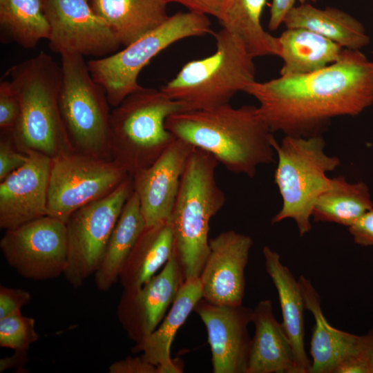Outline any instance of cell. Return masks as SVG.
<instances>
[{"instance_id":"cell-13","label":"cell","mask_w":373,"mask_h":373,"mask_svg":"<svg viewBox=\"0 0 373 373\" xmlns=\"http://www.w3.org/2000/svg\"><path fill=\"white\" fill-rule=\"evenodd\" d=\"M50 25L51 50L97 58L121 46L115 35L93 10L89 0H41Z\"/></svg>"},{"instance_id":"cell-11","label":"cell","mask_w":373,"mask_h":373,"mask_svg":"<svg viewBox=\"0 0 373 373\" xmlns=\"http://www.w3.org/2000/svg\"><path fill=\"white\" fill-rule=\"evenodd\" d=\"M113 160L71 151L52 159L47 215L66 223L79 208L113 192L128 176Z\"/></svg>"},{"instance_id":"cell-10","label":"cell","mask_w":373,"mask_h":373,"mask_svg":"<svg viewBox=\"0 0 373 373\" xmlns=\"http://www.w3.org/2000/svg\"><path fill=\"white\" fill-rule=\"evenodd\" d=\"M133 191V177L129 175L110 194L79 208L68 218V260L63 275L75 288L80 287L98 269L110 236Z\"/></svg>"},{"instance_id":"cell-37","label":"cell","mask_w":373,"mask_h":373,"mask_svg":"<svg viewBox=\"0 0 373 373\" xmlns=\"http://www.w3.org/2000/svg\"><path fill=\"white\" fill-rule=\"evenodd\" d=\"M110 373H157V367L140 356H128L113 363L108 367Z\"/></svg>"},{"instance_id":"cell-20","label":"cell","mask_w":373,"mask_h":373,"mask_svg":"<svg viewBox=\"0 0 373 373\" xmlns=\"http://www.w3.org/2000/svg\"><path fill=\"white\" fill-rule=\"evenodd\" d=\"M202 298L200 278L185 280L169 312L157 328L132 347L133 353L157 367V373H181L182 368L171 357L174 337L197 304Z\"/></svg>"},{"instance_id":"cell-5","label":"cell","mask_w":373,"mask_h":373,"mask_svg":"<svg viewBox=\"0 0 373 373\" xmlns=\"http://www.w3.org/2000/svg\"><path fill=\"white\" fill-rule=\"evenodd\" d=\"M216 52L185 64L161 90L182 103L186 111L206 110L229 104L255 80L254 57L237 35L222 28L213 34Z\"/></svg>"},{"instance_id":"cell-24","label":"cell","mask_w":373,"mask_h":373,"mask_svg":"<svg viewBox=\"0 0 373 373\" xmlns=\"http://www.w3.org/2000/svg\"><path fill=\"white\" fill-rule=\"evenodd\" d=\"M286 28H305L350 50H360L370 42L365 28L348 13L333 7L321 9L308 3L294 7L285 17Z\"/></svg>"},{"instance_id":"cell-3","label":"cell","mask_w":373,"mask_h":373,"mask_svg":"<svg viewBox=\"0 0 373 373\" xmlns=\"http://www.w3.org/2000/svg\"><path fill=\"white\" fill-rule=\"evenodd\" d=\"M8 73L20 102L12 134L18 147L54 158L74 151L61 115V65L44 52L11 67Z\"/></svg>"},{"instance_id":"cell-12","label":"cell","mask_w":373,"mask_h":373,"mask_svg":"<svg viewBox=\"0 0 373 373\" xmlns=\"http://www.w3.org/2000/svg\"><path fill=\"white\" fill-rule=\"evenodd\" d=\"M0 249L6 262L21 276L35 280L57 278L67 265L66 223L47 215L6 230Z\"/></svg>"},{"instance_id":"cell-21","label":"cell","mask_w":373,"mask_h":373,"mask_svg":"<svg viewBox=\"0 0 373 373\" xmlns=\"http://www.w3.org/2000/svg\"><path fill=\"white\" fill-rule=\"evenodd\" d=\"M252 323L255 334L247 373H296L291 341L283 323L274 317L270 300L258 303Z\"/></svg>"},{"instance_id":"cell-39","label":"cell","mask_w":373,"mask_h":373,"mask_svg":"<svg viewBox=\"0 0 373 373\" xmlns=\"http://www.w3.org/2000/svg\"><path fill=\"white\" fill-rule=\"evenodd\" d=\"M360 353L370 373H373V328L365 335L361 336Z\"/></svg>"},{"instance_id":"cell-22","label":"cell","mask_w":373,"mask_h":373,"mask_svg":"<svg viewBox=\"0 0 373 373\" xmlns=\"http://www.w3.org/2000/svg\"><path fill=\"white\" fill-rule=\"evenodd\" d=\"M266 271L277 290L283 325L292 346L296 373H310L312 361L305 349V302L298 280L269 247H263Z\"/></svg>"},{"instance_id":"cell-4","label":"cell","mask_w":373,"mask_h":373,"mask_svg":"<svg viewBox=\"0 0 373 373\" xmlns=\"http://www.w3.org/2000/svg\"><path fill=\"white\" fill-rule=\"evenodd\" d=\"M218 163L209 153L193 149L169 219L184 280L200 277L209 251V222L226 202L216 178Z\"/></svg>"},{"instance_id":"cell-9","label":"cell","mask_w":373,"mask_h":373,"mask_svg":"<svg viewBox=\"0 0 373 373\" xmlns=\"http://www.w3.org/2000/svg\"><path fill=\"white\" fill-rule=\"evenodd\" d=\"M213 34L207 15L179 12L124 49L87 62L94 80L103 87L111 106L142 88L138 76L150 61L171 44L185 38Z\"/></svg>"},{"instance_id":"cell-30","label":"cell","mask_w":373,"mask_h":373,"mask_svg":"<svg viewBox=\"0 0 373 373\" xmlns=\"http://www.w3.org/2000/svg\"><path fill=\"white\" fill-rule=\"evenodd\" d=\"M1 29L24 48L48 39L50 25L41 0H0Z\"/></svg>"},{"instance_id":"cell-14","label":"cell","mask_w":373,"mask_h":373,"mask_svg":"<svg viewBox=\"0 0 373 373\" xmlns=\"http://www.w3.org/2000/svg\"><path fill=\"white\" fill-rule=\"evenodd\" d=\"M184 281L173 252L159 274L137 289H123L117 315L131 340L139 343L157 328Z\"/></svg>"},{"instance_id":"cell-35","label":"cell","mask_w":373,"mask_h":373,"mask_svg":"<svg viewBox=\"0 0 373 373\" xmlns=\"http://www.w3.org/2000/svg\"><path fill=\"white\" fill-rule=\"evenodd\" d=\"M231 0H165L167 3H177L186 7L189 12L211 15L219 21L224 16Z\"/></svg>"},{"instance_id":"cell-1","label":"cell","mask_w":373,"mask_h":373,"mask_svg":"<svg viewBox=\"0 0 373 373\" xmlns=\"http://www.w3.org/2000/svg\"><path fill=\"white\" fill-rule=\"evenodd\" d=\"M244 92L258 102L273 133L320 135L333 117L357 115L373 104V61L344 48L338 60L321 70L254 81Z\"/></svg>"},{"instance_id":"cell-25","label":"cell","mask_w":373,"mask_h":373,"mask_svg":"<svg viewBox=\"0 0 373 373\" xmlns=\"http://www.w3.org/2000/svg\"><path fill=\"white\" fill-rule=\"evenodd\" d=\"M173 252V236L169 220L146 225L119 274L124 290L142 286L163 266Z\"/></svg>"},{"instance_id":"cell-27","label":"cell","mask_w":373,"mask_h":373,"mask_svg":"<svg viewBox=\"0 0 373 373\" xmlns=\"http://www.w3.org/2000/svg\"><path fill=\"white\" fill-rule=\"evenodd\" d=\"M278 38L283 61L281 76L321 70L339 59L344 49L338 44L305 28H287Z\"/></svg>"},{"instance_id":"cell-2","label":"cell","mask_w":373,"mask_h":373,"mask_svg":"<svg viewBox=\"0 0 373 373\" xmlns=\"http://www.w3.org/2000/svg\"><path fill=\"white\" fill-rule=\"evenodd\" d=\"M166 128L176 138L211 154L228 171L252 178L258 166L274 162V137L258 108L229 104L169 116Z\"/></svg>"},{"instance_id":"cell-32","label":"cell","mask_w":373,"mask_h":373,"mask_svg":"<svg viewBox=\"0 0 373 373\" xmlns=\"http://www.w3.org/2000/svg\"><path fill=\"white\" fill-rule=\"evenodd\" d=\"M28 154L17 145L12 132L1 131L0 134V181L23 166Z\"/></svg>"},{"instance_id":"cell-28","label":"cell","mask_w":373,"mask_h":373,"mask_svg":"<svg viewBox=\"0 0 373 373\" xmlns=\"http://www.w3.org/2000/svg\"><path fill=\"white\" fill-rule=\"evenodd\" d=\"M372 209L367 186L362 182L350 183L340 175L332 178L329 187L317 198L312 218L315 222H334L349 227Z\"/></svg>"},{"instance_id":"cell-36","label":"cell","mask_w":373,"mask_h":373,"mask_svg":"<svg viewBox=\"0 0 373 373\" xmlns=\"http://www.w3.org/2000/svg\"><path fill=\"white\" fill-rule=\"evenodd\" d=\"M348 231L357 245L373 246V209L349 227Z\"/></svg>"},{"instance_id":"cell-7","label":"cell","mask_w":373,"mask_h":373,"mask_svg":"<svg viewBox=\"0 0 373 373\" xmlns=\"http://www.w3.org/2000/svg\"><path fill=\"white\" fill-rule=\"evenodd\" d=\"M271 142L278 156L274 182L283 200L280 210L271 222L293 219L299 235L303 236L312 229L310 220L316 200L330 186L332 178L327 173L338 167L340 160L325 153L322 135H285L280 144L274 137Z\"/></svg>"},{"instance_id":"cell-31","label":"cell","mask_w":373,"mask_h":373,"mask_svg":"<svg viewBox=\"0 0 373 373\" xmlns=\"http://www.w3.org/2000/svg\"><path fill=\"white\" fill-rule=\"evenodd\" d=\"M35 321L21 311L0 319V346L15 351H27L39 339Z\"/></svg>"},{"instance_id":"cell-26","label":"cell","mask_w":373,"mask_h":373,"mask_svg":"<svg viewBox=\"0 0 373 373\" xmlns=\"http://www.w3.org/2000/svg\"><path fill=\"white\" fill-rule=\"evenodd\" d=\"M145 226L140 200L133 191L123 207L102 262L94 274L97 289L106 291L117 282L121 270Z\"/></svg>"},{"instance_id":"cell-23","label":"cell","mask_w":373,"mask_h":373,"mask_svg":"<svg viewBox=\"0 0 373 373\" xmlns=\"http://www.w3.org/2000/svg\"><path fill=\"white\" fill-rule=\"evenodd\" d=\"M94 12L127 46L164 22L165 0H89Z\"/></svg>"},{"instance_id":"cell-18","label":"cell","mask_w":373,"mask_h":373,"mask_svg":"<svg viewBox=\"0 0 373 373\" xmlns=\"http://www.w3.org/2000/svg\"><path fill=\"white\" fill-rule=\"evenodd\" d=\"M194 148L176 138L151 166L131 175L146 225L169 220L185 166Z\"/></svg>"},{"instance_id":"cell-15","label":"cell","mask_w":373,"mask_h":373,"mask_svg":"<svg viewBox=\"0 0 373 373\" xmlns=\"http://www.w3.org/2000/svg\"><path fill=\"white\" fill-rule=\"evenodd\" d=\"M193 311L205 325L213 373H247L251 338L248 325L253 309L218 305L201 298Z\"/></svg>"},{"instance_id":"cell-16","label":"cell","mask_w":373,"mask_h":373,"mask_svg":"<svg viewBox=\"0 0 373 373\" xmlns=\"http://www.w3.org/2000/svg\"><path fill=\"white\" fill-rule=\"evenodd\" d=\"M209 251L199 277L202 298L218 305L242 304L245 269L253 240L228 230L209 240Z\"/></svg>"},{"instance_id":"cell-40","label":"cell","mask_w":373,"mask_h":373,"mask_svg":"<svg viewBox=\"0 0 373 373\" xmlns=\"http://www.w3.org/2000/svg\"><path fill=\"white\" fill-rule=\"evenodd\" d=\"M26 361L27 351H15L13 355L1 358L0 372H1L12 367H15L20 370Z\"/></svg>"},{"instance_id":"cell-17","label":"cell","mask_w":373,"mask_h":373,"mask_svg":"<svg viewBox=\"0 0 373 373\" xmlns=\"http://www.w3.org/2000/svg\"><path fill=\"white\" fill-rule=\"evenodd\" d=\"M27 153V162L0 181V227L5 230L47 216L52 158Z\"/></svg>"},{"instance_id":"cell-29","label":"cell","mask_w":373,"mask_h":373,"mask_svg":"<svg viewBox=\"0 0 373 373\" xmlns=\"http://www.w3.org/2000/svg\"><path fill=\"white\" fill-rule=\"evenodd\" d=\"M267 0H231L220 21L223 28L237 35L255 58L279 56L278 38L266 32L260 22Z\"/></svg>"},{"instance_id":"cell-8","label":"cell","mask_w":373,"mask_h":373,"mask_svg":"<svg viewBox=\"0 0 373 373\" xmlns=\"http://www.w3.org/2000/svg\"><path fill=\"white\" fill-rule=\"evenodd\" d=\"M61 55L59 104L74 150L94 157L113 160L110 104L106 92L90 75L84 56Z\"/></svg>"},{"instance_id":"cell-6","label":"cell","mask_w":373,"mask_h":373,"mask_svg":"<svg viewBox=\"0 0 373 373\" xmlns=\"http://www.w3.org/2000/svg\"><path fill=\"white\" fill-rule=\"evenodd\" d=\"M182 111L184 104L161 89L142 87L128 95L111 113L113 160L130 175L151 166L176 139L166 128L167 117Z\"/></svg>"},{"instance_id":"cell-38","label":"cell","mask_w":373,"mask_h":373,"mask_svg":"<svg viewBox=\"0 0 373 373\" xmlns=\"http://www.w3.org/2000/svg\"><path fill=\"white\" fill-rule=\"evenodd\" d=\"M295 0H272L268 28L274 31L284 22L285 17L294 7Z\"/></svg>"},{"instance_id":"cell-34","label":"cell","mask_w":373,"mask_h":373,"mask_svg":"<svg viewBox=\"0 0 373 373\" xmlns=\"http://www.w3.org/2000/svg\"><path fill=\"white\" fill-rule=\"evenodd\" d=\"M31 300L30 294L24 289L0 286V319L21 311Z\"/></svg>"},{"instance_id":"cell-33","label":"cell","mask_w":373,"mask_h":373,"mask_svg":"<svg viewBox=\"0 0 373 373\" xmlns=\"http://www.w3.org/2000/svg\"><path fill=\"white\" fill-rule=\"evenodd\" d=\"M20 102L10 81L0 84V128L12 131L20 115Z\"/></svg>"},{"instance_id":"cell-41","label":"cell","mask_w":373,"mask_h":373,"mask_svg":"<svg viewBox=\"0 0 373 373\" xmlns=\"http://www.w3.org/2000/svg\"><path fill=\"white\" fill-rule=\"evenodd\" d=\"M308 1V0H298V1L300 2V3H306V1ZM312 1H316V0H311Z\"/></svg>"},{"instance_id":"cell-19","label":"cell","mask_w":373,"mask_h":373,"mask_svg":"<svg viewBox=\"0 0 373 373\" xmlns=\"http://www.w3.org/2000/svg\"><path fill=\"white\" fill-rule=\"evenodd\" d=\"M298 282L305 309L312 314L315 321L310 343V373H335L344 360L361 354V336L329 325L323 313L320 296L311 281L300 276Z\"/></svg>"}]
</instances>
